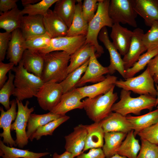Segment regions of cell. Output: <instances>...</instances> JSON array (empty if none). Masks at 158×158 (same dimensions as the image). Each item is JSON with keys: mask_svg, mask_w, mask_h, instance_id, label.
Wrapping results in <instances>:
<instances>
[{"mask_svg": "<svg viewBox=\"0 0 158 158\" xmlns=\"http://www.w3.org/2000/svg\"><path fill=\"white\" fill-rule=\"evenodd\" d=\"M12 70L15 73V89L13 95L21 101L35 97L44 83L42 78L28 72L21 60Z\"/></svg>", "mask_w": 158, "mask_h": 158, "instance_id": "6da1fadb", "label": "cell"}, {"mask_svg": "<svg viewBox=\"0 0 158 158\" xmlns=\"http://www.w3.org/2000/svg\"><path fill=\"white\" fill-rule=\"evenodd\" d=\"M110 1V0H99L96 12L88 23L85 44H90L94 47L97 58L104 53L103 47L99 44L98 41L99 34L104 27L107 26L111 28L114 24L109 14Z\"/></svg>", "mask_w": 158, "mask_h": 158, "instance_id": "7a4b0ae2", "label": "cell"}, {"mask_svg": "<svg viewBox=\"0 0 158 158\" xmlns=\"http://www.w3.org/2000/svg\"><path fill=\"white\" fill-rule=\"evenodd\" d=\"M71 55L64 51L50 52L44 56V64L41 78L44 83L53 81L60 83L67 77Z\"/></svg>", "mask_w": 158, "mask_h": 158, "instance_id": "3957f363", "label": "cell"}, {"mask_svg": "<svg viewBox=\"0 0 158 158\" xmlns=\"http://www.w3.org/2000/svg\"><path fill=\"white\" fill-rule=\"evenodd\" d=\"M131 92L122 89L120 100L113 105L112 112H116L125 116L130 114L139 115L145 109L151 111L156 107L157 98L150 96L141 95L136 97H132Z\"/></svg>", "mask_w": 158, "mask_h": 158, "instance_id": "277c9868", "label": "cell"}, {"mask_svg": "<svg viewBox=\"0 0 158 158\" xmlns=\"http://www.w3.org/2000/svg\"><path fill=\"white\" fill-rule=\"evenodd\" d=\"M115 86L105 94L83 101L87 115L94 122H100L112 112V107L118 98L117 93L114 92Z\"/></svg>", "mask_w": 158, "mask_h": 158, "instance_id": "5b68a950", "label": "cell"}, {"mask_svg": "<svg viewBox=\"0 0 158 158\" xmlns=\"http://www.w3.org/2000/svg\"><path fill=\"white\" fill-rule=\"evenodd\" d=\"M154 81L147 67L141 74L135 77L117 80L115 85L125 90L132 91L140 95L150 96L156 98L157 92L154 87Z\"/></svg>", "mask_w": 158, "mask_h": 158, "instance_id": "8992f818", "label": "cell"}, {"mask_svg": "<svg viewBox=\"0 0 158 158\" xmlns=\"http://www.w3.org/2000/svg\"><path fill=\"white\" fill-rule=\"evenodd\" d=\"M135 0H111L109 14L114 24H128L136 28L137 14L134 9Z\"/></svg>", "mask_w": 158, "mask_h": 158, "instance_id": "52a82bcc", "label": "cell"}, {"mask_svg": "<svg viewBox=\"0 0 158 158\" xmlns=\"http://www.w3.org/2000/svg\"><path fill=\"white\" fill-rule=\"evenodd\" d=\"M16 99L18 106L17 113L14 122L11 125V131H15L16 135L15 141L17 145L23 148L28 142L26 129L30 116L34 108V107L28 108L30 103L28 101H27L24 105L22 101Z\"/></svg>", "mask_w": 158, "mask_h": 158, "instance_id": "ba28073f", "label": "cell"}, {"mask_svg": "<svg viewBox=\"0 0 158 158\" xmlns=\"http://www.w3.org/2000/svg\"><path fill=\"white\" fill-rule=\"evenodd\" d=\"M63 94L59 83L50 81L44 83L35 97L41 108L50 111L60 102Z\"/></svg>", "mask_w": 158, "mask_h": 158, "instance_id": "9c48e42d", "label": "cell"}, {"mask_svg": "<svg viewBox=\"0 0 158 158\" xmlns=\"http://www.w3.org/2000/svg\"><path fill=\"white\" fill-rule=\"evenodd\" d=\"M86 36H67L52 38L46 47L38 50L43 56L48 53L57 51H64L70 55L85 44Z\"/></svg>", "mask_w": 158, "mask_h": 158, "instance_id": "30bf717a", "label": "cell"}, {"mask_svg": "<svg viewBox=\"0 0 158 158\" xmlns=\"http://www.w3.org/2000/svg\"><path fill=\"white\" fill-rule=\"evenodd\" d=\"M98 37L108 50L109 54L110 63L108 66L109 70L108 74L111 75L117 71L125 79L126 70L123 59L118 50L110 40L106 27L101 30Z\"/></svg>", "mask_w": 158, "mask_h": 158, "instance_id": "8fae6325", "label": "cell"}, {"mask_svg": "<svg viewBox=\"0 0 158 158\" xmlns=\"http://www.w3.org/2000/svg\"><path fill=\"white\" fill-rule=\"evenodd\" d=\"M95 53L94 52L90 56L86 71L76 88L82 87L87 83H95L102 81L105 78L104 75L109 74L108 67H104L100 63L97 59Z\"/></svg>", "mask_w": 158, "mask_h": 158, "instance_id": "7c38bea8", "label": "cell"}, {"mask_svg": "<svg viewBox=\"0 0 158 158\" xmlns=\"http://www.w3.org/2000/svg\"><path fill=\"white\" fill-rule=\"evenodd\" d=\"M17 102L13 99L10 101V108L5 111L2 107L0 108L1 114L0 117V128H2L3 132L0 136L3 138V142L8 146L16 147L17 145L15 141L12 138L11 133V126L12 122L15 120L17 115L16 111Z\"/></svg>", "mask_w": 158, "mask_h": 158, "instance_id": "4fadbf2b", "label": "cell"}, {"mask_svg": "<svg viewBox=\"0 0 158 158\" xmlns=\"http://www.w3.org/2000/svg\"><path fill=\"white\" fill-rule=\"evenodd\" d=\"M144 34L143 30L139 28L133 31L129 50L122 59L126 70L132 67L141 55L147 51L142 41Z\"/></svg>", "mask_w": 158, "mask_h": 158, "instance_id": "5bb4252c", "label": "cell"}, {"mask_svg": "<svg viewBox=\"0 0 158 158\" xmlns=\"http://www.w3.org/2000/svg\"><path fill=\"white\" fill-rule=\"evenodd\" d=\"M87 135V130L84 125L80 124L75 126L73 131L65 136V148L72 154L74 157L83 152Z\"/></svg>", "mask_w": 158, "mask_h": 158, "instance_id": "9a60e30c", "label": "cell"}, {"mask_svg": "<svg viewBox=\"0 0 158 158\" xmlns=\"http://www.w3.org/2000/svg\"><path fill=\"white\" fill-rule=\"evenodd\" d=\"M83 98L77 88L64 93L59 103L51 111L54 114L61 115L71 110L84 108V103L81 99Z\"/></svg>", "mask_w": 158, "mask_h": 158, "instance_id": "2e32d148", "label": "cell"}, {"mask_svg": "<svg viewBox=\"0 0 158 158\" xmlns=\"http://www.w3.org/2000/svg\"><path fill=\"white\" fill-rule=\"evenodd\" d=\"M100 122L104 133L114 132L127 134L133 130V126L126 116L117 112H111Z\"/></svg>", "mask_w": 158, "mask_h": 158, "instance_id": "e0dca14e", "label": "cell"}, {"mask_svg": "<svg viewBox=\"0 0 158 158\" xmlns=\"http://www.w3.org/2000/svg\"><path fill=\"white\" fill-rule=\"evenodd\" d=\"M133 31L121 26L114 24L111 27L110 37L112 42L122 56H125L129 49Z\"/></svg>", "mask_w": 158, "mask_h": 158, "instance_id": "ac0fdd59", "label": "cell"}, {"mask_svg": "<svg viewBox=\"0 0 158 158\" xmlns=\"http://www.w3.org/2000/svg\"><path fill=\"white\" fill-rule=\"evenodd\" d=\"M26 49L25 39L21 30L19 28L11 32L7 52V59L17 66Z\"/></svg>", "mask_w": 158, "mask_h": 158, "instance_id": "d6986e66", "label": "cell"}, {"mask_svg": "<svg viewBox=\"0 0 158 158\" xmlns=\"http://www.w3.org/2000/svg\"><path fill=\"white\" fill-rule=\"evenodd\" d=\"M134 9L147 26L158 21V0H135Z\"/></svg>", "mask_w": 158, "mask_h": 158, "instance_id": "ffe728a7", "label": "cell"}, {"mask_svg": "<svg viewBox=\"0 0 158 158\" xmlns=\"http://www.w3.org/2000/svg\"><path fill=\"white\" fill-rule=\"evenodd\" d=\"M43 23L46 32L52 38L67 35L69 28L53 11L48 10L43 16Z\"/></svg>", "mask_w": 158, "mask_h": 158, "instance_id": "44dd1931", "label": "cell"}, {"mask_svg": "<svg viewBox=\"0 0 158 158\" xmlns=\"http://www.w3.org/2000/svg\"><path fill=\"white\" fill-rule=\"evenodd\" d=\"M116 76L108 74L103 80L92 85L76 88L83 98H92L99 95L105 94L113 86L117 80Z\"/></svg>", "mask_w": 158, "mask_h": 158, "instance_id": "7402d4cb", "label": "cell"}, {"mask_svg": "<svg viewBox=\"0 0 158 158\" xmlns=\"http://www.w3.org/2000/svg\"><path fill=\"white\" fill-rule=\"evenodd\" d=\"M42 15H27L22 18L20 29L25 39L36 35L44 34L46 32Z\"/></svg>", "mask_w": 158, "mask_h": 158, "instance_id": "603a6c76", "label": "cell"}, {"mask_svg": "<svg viewBox=\"0 0 158 158\" xmlns=\"http://www.w3.org/2000/svg\"><path fill=\"white\" fill-rule=\"evenodd\" d=\"M21 60L24 68L28 72L41 78L44 66V56L38 50L26 49Z\"/></svg>", "mask_w": 158, "mask_h": 158, "instance_id": "cb8c5ba5", "label": "cell"}, {"mask_svg": "<svg viewBox=\"0 0 158 158\" xmlns=\"http://www.w3.org/2000/svg\"><path fill=\"white\" fill-rule=\"evenodd\" d=\"M84 125L87 130V135L83 152L90 149L102 147L104 133L101 122Z\"/></svg>", "mask_w": 158, "mask_h": 158, "instance_id": "d4e9b609", "label": "cell"}, {"mask_svg": "<svg viewBox=\"0 0 158 158\" xmlns=\"http://www.w3.org/2000/svg\"><path fill=\"white\" fill-rule=\"evenodd\" d=\"M76 0L74 16L71 24L68 28L67 36H86L87 32L88 23L82 14V0Z\"/></svg>", "mask_w": 158, "mask_h": 158, "instance_id": "484cf974", "label": "cell"}, {"mask_svg": "<svg viewBox=\"0 0 158 158\" xmlns=\"http://www.w3.org/2000/svg\"><path fill=\"white\" fill-rule=\"evenodd\" d=\"M128 120L131 124L134 135L158 122V108L142 115L134 116L128 115Z\"/></svg>", "mask_w": 158, "mask_h": 158, "instance_id": "4316f807", "label": "cell"}, {"mask_svg": "<svg viewBox=\"0 0 158 158\" xmlns=\"http://www.w3.org/2000/svg\"><path fill=\"white\" fill-rule=\"evenodd\" d=\"M0 28L6 32L11 33L20 28L22 18L24 16L18 6L7 12L1 14Z\"/></svg>", "mask_w": 158, "mask_h": 158, "instance_id": "83f0119b", "label": "cell"}, {"mask_svg": "<svg viewBox=\"0 0 158 158\" xmlns=\"http://www.w3.org/2000/svg\"><path fill=\"white\" fill-rule=\"evenodd\" d=\"M96 51L94 47L90 44H85L81 47L70 56L67 69L68 74L85 63Z\"/></svg>", "mask_w": 158, "mask_h": 158, "instance_id": "f1b7e54d", "label": "cell"}, {"mask_svg": "<svg viewBox=\"0 0 158 158\" xmlns=\"http://www.w3.org/2000/svg\"><path fill=\"white\" fill-rule=\"evenodd\" d=\"M127 134L114 132L104 133V143L102 150L106 158L111 157L117 154Z\"/></svg>", "mask_w": 158, "mask_h": 158, "instance_id": "f546056e", "label": "cell"}, {"mask_svg": "<svg viewBox=\"0 0 158 158\" xmlns=\"http://www.w3.org/2000/svg\"><path fill=\"white\" fill-rule=\"evenodd\" d=\"M76 2L75 0H58L53 11L68 28L72 22Z\"/></svg>", "mask_w": 158, "mask_h": 158, "instance_id": "4dcf8cb0", "label": "cell"}, {"mask_svg": "<svg viewBox=\"0 0 158 158\" xmlns=\"http://www.w3.org/2000/svg\"><path fill=\"white\" fill-rule=\"evenodd\" d=\"M135 137L133 130L128 133L117 154L127 158H136L140 150L141 145Z\"/></svg>", "mask_w": 158, "mask_h": 158, "instance_id": "1f68e13d", "label": "cell"}, {"mask_svg": "<svg viewBox=\"0 0 158 158\" xmlns=\"http://www.w3.org/2000/svg\"><path fill=\"white\" fill-rule=\"evenodd\" d=\"M48 152L36 153L6 145L0 140V156L2 158H40L49 154Z\"/></svg>", "mask_w": 158, "mask_h": 158, "instance_id": "d6a6232c", "label": "cell"}, {"mask_svg": "<svg viewBox=\"0 0 158 158\" xmlns=\"http://www.w3.org/2000/svg\"><path fill=\"white\" fill-rule=\"evenodd\" d=\"M51 112L42 114H31L29 118L26 134L29 138L40 127L62 116Z\"/></svg>", "mask_w": 158, "mask_h": 158, "instance_id": "836d02e7", "label": "cell"}, {"mask_svg": "<svg viewBox=\"0 0 158 158\" xmlns=\"http://www.w3.org/2000/svg\"><path fill=\"white\" fill-rule=\"evenodd\" d=\"M89 61V59L82 65L69 73L66 78L59 83L62 87L63 93L76 88L82 75L86 71Z\"/></svg>", "mask_w": 158, "mask_h": 158, "instance_id": "e575fe53", "label": "cell"}, {"mask_svg": "<svg viewBox=\"0 0 158 158\" xmlns=\"http://www.w3.org/2000/svg\"><path fill=\"white\" fill-rule=\"evenodd\" d=\"M70 117L64 115L39 128L29 139L32 141L34 139L40 140L43 136L51 135L55 130L60 125L68 120Z\"/></svg>", "mask_w": 158, "mask_h": 158, "instance_id": "d590c367", "label": "cell"}, {"mask_svg": "<svg viewBox=\"0 0 158 158\" xmlns=\"http://www.w3.org/2000/svg\"><path fill=\"white\" fill-rule=\"evenodd\" d=\"M157 54L158 49L147 51L141 55L132 67L126 70L125 79L133 77L136 73L143 69L150 60Z\"/></svg>", "mask_w": 158, "mask_h": 158, "instance_id": "8d00e7d4", "label": "cell"}, {"mask_svg": "<svg viewBox=\"0 0 158 158\" xmlns=\"http://www.w3.org/2000/svg\"><path fill=\"white\" fill-rule=\"evenodd\" d=\"M14 77V74L12 73L11 71H10L8 80L0 89V103L6 110L10 108V97L11 95H13L15 91Z\"/></svg>", "mask_w": 158, "mask_h": 158, "instance_id": "74e56055", "label": "cell"}, {"mask_svg": "<svg viewBox=\"0 0 158 158\" xmlns=\"http://www.w3.org/2000/svg\"><path fill=\"white\" fill-rule=\"evenodd\" d=\"M58 0H42L35 4L24 7L21 10L23 15H42L43 16L47 12L49 8Z\"/></svg>", "mask_w": 158, "mask_h": 158, "instance_id": "f35d334b", "label": "cell"}, {"mask_svg": "<svg viewBox=\"0 0 158 158\" xmlns=\"http://www.w3.org/2000/svg\"><path fill=\"white\" fill-rule=\"evenodd\" d=\"M52 38L47 32L29 37L25 39L26 49L39 50L46 47L49 44Z\"/></svg>", "mask_w": 158, "mask_h": 158, "instance_id": "ab89813d", "label": "cell"}, {"mask_svg": "<svg viewBox=\"0 0 158 158\" xmlns=\"http://www.w3.org/2000/svg\"><path fill=\"white\" fill-rule=\"evenodd\" d=\"M150 27L142 37L143 43L147 51L158 49V21H154Z\"/></svg>", "mask_w": 158, "mask_h": 158, "instance_id": "60d3db41", "label": "cell"}, {"mask_svg": "<svg viewBox=\"0 0 158 158\" xmlns=\"http://www.w3.org/2000/svg\"><path fill=\"white\" fill-rule=\"evenodd\" d=\"M141 148L136 158H158V145L140 138Z\"/></svg>", "mask_w": 158, "mask_h": 158, "instance_id": "b9f144b4", "label": "cell"}, {"mask_svg": "<svg viewBox=\"0 0 158 158\" xmlns=\"http://www.w3.org/2000/svg\"><path fill=\"white\" fill-rule=\"evenodd\" d=\"M99 0H84L82 5L83 16L88 23L95 16L98 7Z\"/></svg>", "mask_w": 158, "mask_h": 158, "instance_id": "7bdbcfd3", "label": "cell"}, {"mask_svg": "<svg viewBox=\"0 0 158 158\" xmlns=\"http://www.w3.org/2000/svg\"><path fill=\"white\" fill-rule=\"evenodd\" d=\"M137 135L140 138L158 145V122L141 131Z\"/></svg>", "mask_w": 158, "mask_h": 158, "instance_id": "ee69618b", "label": "cell"}, {"mask_svg": "<svg viewBox=\"0 0 158 158\" xmlns=\"http://www.w3.org/2000/svg\"><path fill=\"white\" fill-rule=\"evenodd\" d=\"M11 36V33L0 32V62L4 59Z\"/></svg>", "mask_w": 158, "mask_h": 158, "instance_id": "f6af8a7d", "label": "cell"}, {"mask_svg": "<svg viewBox=\"0 0 158 158\" xmlns=\"http://www.w3.org/2000/svg\"><path fill=\"white\" fill-rule=\"evenodd\" d=\"M14 63L10 62L4 63L0 62V88L2 87L8 79L6 75L7 73L12 70L14 66Z\"/></svg>", "mask_w": 158, "mask_h": 158, "instance_id": "bcb514c9", "label": "cell"}, {"mask_svg": "<svg viewBox=\"0 0 158 158\" xmlns=\"http://www.w3.org/2000/svg\"><path fill=\"white\" fill-rule=\"evenodd\" d=\"M147 66L154 83L158 85V54L150 60Z\"/></svg>", "mask_w": 158, "mask_h": 158, "instance_id": "7dc6e473", "label": "cell"}, {"mask_svg": "<svg viewBox=\"0 0 158 158\" xmlns=\"http://www.w3.org/2000/svg\"><path fill=\"white\" fill-rule=\"evenodd\" d=\"M75 158H106L101 148L90 149L87 153L82 152Z\"/></svg>", "mask_w": 158, "mask_h": 158, "instance_id": "c3c4849f", "label": "cell"}, {"mask_svg": "<svg viewBox=\"0 0 158 158\" xmlns=\"http://www.w3.org/2000/svg\"><path fill=\"white\" fill-rule=\"evenodd\" d=\"M17 0H0V14L7 12L17 6Z\"/></svg>", "mask_w": 158, "mask_h": 158, "instance_id": "681fc988", "label": "cell"}, {"mask_svg": "<svg viewBox=\"0 0 158 158\" xmlns=\"http://www.w3.org/2000/svg\"><path fill=\"white\" fill-rule=\"evenodd\" d=\"M73 155L71 153L65 151L63 154H59L56 152H55L53 155V158H74Z\"/></svg>", "mask_w": 158, "mask_h": 158, "instance_id": "f907efd6", "label": "cell"}, {"mask_svg": "<svg viewBox=\"0 0 158 158\" xmlns=\"http://www.w3.org/2000/svg\"><path fill=\"white\" fill-rule=\"evenodd\" d=\"M40 0H21V3L24 7L26 6L32 4L40 1Z\"/></svg>", "mask_w": 158, "mask_h": 158, "instance_id": "816d5d0a", "label": "cell"}, {"mask_svg": "<svg viewBox=\"0 0 158 158\" xmlns=\"http://www.w3.org/2000/svg\"><path fill=\"white\" fill-rule=\"evenodd\" d=\"M108 158H127L126 157L121 156L116 154Z\"/></svg>", "mask_w": 158, "mask_h": 158, "instance_id": "f5cc1de1", "label": "cell"}, {"mask_svg": "<svg viewBox=\"0 0 158 158\" xmlns=\"http://www.w3.org/2000/svg\"><path fill=\"white\" fill-rule=\"evenodd\" d=\"M156 90L157 92V103H156V107L157 108H158V85L156 84Z\"/></svg>", "mask_w": 158, "mask_h": 158, "instance_id": "db71d44e", "label": "cell"}]
</instances>
